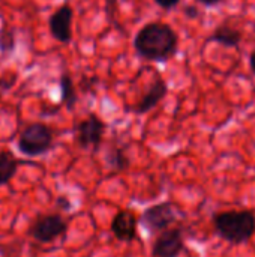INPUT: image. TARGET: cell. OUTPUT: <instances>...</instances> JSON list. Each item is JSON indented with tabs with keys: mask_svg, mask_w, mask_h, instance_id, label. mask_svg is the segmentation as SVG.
Listing matches in <instances>:
<instances>
[{
	"mask_svg": "<svg viewBox=\"0 0 255 257\" xmlns=\"http://www.w3.org/2000/svg\"><path fill=\"white\" fill-rule=\"evenodd\" d=\"M18 161L8 151H0V185L8 184L17 173Z\"/></svg>",
	"mask_w": 255,
	"mask_h": 257,
	"instance_id": "13",
	"label": "cell"
},
{
	"mask_svg": "<svg viewBox=\"0 0 255 257\" xmlns=\"http://www.w3.org/2000/svg\"><path fill=\"white\" fill-rule=\"evenodd\" d=\"M53 146V133L51 130L41 122L27 125L18 139V149L27 157L44 155Z\"/></svg>",
	"mask_w": 255,
	"mask_h": 257,
	"instance_id": "3",
	"label": "cell"
},
{
	"mask_svg": "<svg viewBox=\"0 0 255 257\" xmlns=\"http://www.w3.org/2000/svg\"><path fill=\"white\" fill-rule=\"evenodd\" d=\"M111 229L120 241H132L135 238L137 218L131 211H122L114 217Z\"/></svg>",
	"mask_w": 255,
	"mask_h": 257,
	"instance_id": "10",
	"label": "cell"
},
{
	"mask_svg": "<svg viewBox=\"0 0 255 257\" xmlns=\"http://www.w3.org/2000/svg\"><path fill=\"white\" fill-rule=\"evenodd\" d=\"M59 84H60V96H62V102L68 107V110H72L77 104V92H75V87H74V81L71 78V75L68 72H63L60 80H59Z\"/></svg>",
	"mask_w": 255,
	"mask_h": 257,
	"instance_id": "12",
	"label": "cell"
},
{
	"mask_svg": "<svg viewBox=\"0 0 255 257\" xmlns=\"http://www.w3.org/2000/svg\"><path fill=\"white\" fill-rule=\"evenodd\" d=\"M183 248V239L179 230L164 232L155 242L153 254L156 257H176Z\"/></svg>",
	"mask_w": 255,
	"mask_h": 257,
	"instance_id": "9",
	"label": "cell"
},
{
	"mask_svg": "<svg viewBox=\"0 0 255 257\" xmlns=\"http://www.w3.org/2000/svg\"><path fill=\"white\" fill-rule=\"evenodd\" d=\"M137 54L152 62H167L177 50V35L165 23L152 21L141 27L134 38Z\"/></svg>",
	"mask_w": 255,
	"mask_h": 257,
	"instance_id": "1",
	"label": "cell"
},
{
	"mask_svg": "<svg viewBox=\"0 0 255 257\" xmlns=\"http://www.w3.org/2000/svg\"><path fill=\"white\" fill-rule=\"evenodd\" d=\"M15 45H17V41H15L14 30L3 27L0 30V53H3V54L12 53L15 50Z\"/></svg>",
	"mask_w": 255,
	"mask_h": 257,
	"instance_id": "14",
	"label": "cell"
},
{
	"mask_svg": "<svg viewBox=\"0 0 255 257\" xmlns=\"http://www.w3.org/2000/svg\"><path fill=\"white\" fill-rule=\"evenodd\" d=\"M66 230V223L59 215H45L30 229V235L41 242H51Z\"/></svg>",
	"mask_w": 255,
	"mask_h": 257,
	"instance_id": "6",
	"label": "cell"
},
{
	"mask_svg": "<svg viewBox=\"0 0 255 257\" xmlns=\"http://www.w3.org/2000/svg\"><path fill=\"white\" fill-rule=\"evenodd\" d=\"M210 41L213 42H218L224 47H228V48H233V47H237L242 41V33L231 27L230 24H221L215 29V32L212 33L210 36Z\"/></svg>",
	"mask_w": 255,
	"mask_h": 257,
	"instance_id": "11",
	"label": "cell"
},
{
	"mask_svg": "<svg viewBox=\"0 0 255 257\" xmlns=\"http://www.w3.org/2000/svg\"><path fill=\"white\" fill-rule=\"evenodd\" d=\"M179 2H180V0H155V3H156L158 6L164 8V9H171V8H174V6H177Z\"/></svg>",
	"mask_w": 255,
	"mask_h": 257,
	"instance_id": "16",
	"label": "cell"
},
{
	"mask_svg": "<svg viewBox=\"0 0 255 257\" xmlns=\"http://www.w3.org/2000/svg\"><path fill=\"white\" fill-rule=\"evenodd\" d=\"M105 123L95 114H90L77 126V140L83 148H98L102 142Z\"/></svg>",
	"mask_w": 255,
	"mask_h": 257,
	"instance_id": "5",
	"label": "cell"
},
{
	"mask_svg": "<svg viewBox=\"0 0 255 257\" xmlns=\"http://www.w3.org/2000/svg\"><path fill=\"white\" fill-rule=\"evenodd\" d=\"M176 220V212L173 209V206L170 203H162V205H156L149 208L144 215H143V221L144 226L150 230V232H159L164 230L165 227H168L173 221Z\"/></svg>",
	"mask_w": 255,
	"mask_h": 257,
	"instance_id": "7",
	"label": "cell"
},
{
	"mask_svg": "<svg viewBox=\"0 0 255 257\" xmlns=\"http://www.w3.org/2000/svg\"><path fill=\"white\" fill-rule=\"evenodd\" d=\"M111 164H114L117 170H122V169H125V167L128 166V160H126L125 154H123L122 151H119V149H117V151H116V152L113 154V160H111Z\"/></svg>",
	"mask_w": 255,
	"mask_h": 257,
	"instance_id": "15",
	"label": "cell"
},
{
	"mask_svg": "<svg viewBox=\"0 0 255 257\" xmlns=\"http://www.w3.org/2000/svg\"><path fill=\"white\" fill-rule=\"evenodd\" d=\"M197 2H200V3H203V5H206V6H213V5L219 3L221 0H197Z\"/></svg>",
	"mask_w": 255,
	"mask_h": 257,
	"instance_id": "18",
	"label": "cell"
},
{
	"mask_svg": "<svg viewBox=\"0 0 255 257\" xmlns=\"http://www.w3.org/2000/svg\"><path fill=\"white\" fill-rule=\"evenodd\" d=\"M167 92H168V86H167L165 80L161 75H156L155 80H153V83L150 84V87L144 93V96L140 99L138 104L134 105L132 110L135 113H138V114H143V113L150 111L152 108H155L158 105V102H161L164 99V96L167 95Z\"/></svg>",
	"mask_w": 255,
	"mask_h": 257,
	"instance_id": "8",
	"label": "cell"
},
{
	"mask_svg": "<svg viewBox=\"0 0 255 257\" xmlns=\"http://www.w3.org/2000/svg\"><path fill=\"white\" fill-rule=\"evenodd\" d=\"M249 66H251L252 74L255 75V51H252V53H251V56H249Z\"/></svg>",
	"mask_w": 255,
	"mask_h": 257,
	"instance_id": "17",
	"label": "cell"
},
{
	"mask_svg": "<svg viewBox=\"0 0 255 257\" xmlns=\"http://www.w3.org/2000/svg\"><path fill=\"white\" fill-rule=\"evenodd\" d=\"M215 226L222 238L240 244L248 241L255 232V217L248 212H224L215 218Z\"/></svg>",
	"mask_w": 255,
	"mask_h": 257,
	"instance_id": "2",
	"label": "cell"
},
{
	"mask_svg": "<svg viewBox=\"0 0 255 257\" xmlns=\"http://www.w3.org/2000/svg\"><path fill=\"white\" fill-rule=\"evenodd\" d=\"M72 18H74V11L69 5H62L60 8H57L48 20L51 36L54 39H57L59 42H63V44L71 42V39H72Z\"/></svg>",
	"mask_w": 255,
	"mask_h": 257,
	"instance_id": "4",
	"label": "cell"
}]
</instances>
